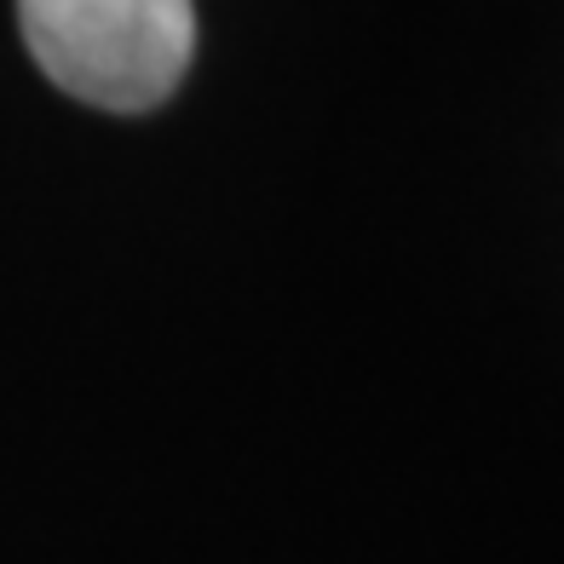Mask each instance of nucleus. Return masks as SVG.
Returning <instances> with one entry per match:
<instances>
[{"mask_svg":"<svg viewBox=\"0 0 564 564\" xmlns=\"http://www.w3.org/2000/svg\"><path fill=\"white\" fill-rule=\"evenodd\" d=\"M18 23L46 82L116 116L156 110L196 53L191 0H18Z\"/></svg>","mask_w":564,"mask_h":564,"instance_id":"1","label":"nucleus"}]
</instances>
